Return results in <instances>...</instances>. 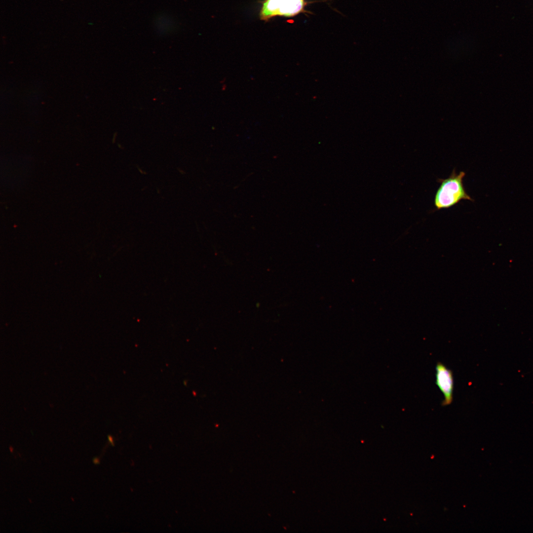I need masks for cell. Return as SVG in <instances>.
Here are the masks:
<instances>
[{
  "label": "cell",
  "mask_w": 533,
  "mask_h": 533,
  "mask_svg": "<svg viewBox=\"0 0 533 533\" xmlns=\"http://www.w3.org/2000/svg\"><path fill=\"white\" fill-rule=\"evenodd\" d=\"M465 176L463 171L457 174L454 169L448 178L438 179L441 185L434 198V205L437 210L450 208L462 200L474 201L464 188L463 179Z\"/></svg>",
  "instance_id": "obj_1"
},
{
  "label": "cell",
  "mask_w": 533,
  "mask_h": 533,
  "mask_svg": "<svg viewBox=\"0 0 533 533\" xmlns=\"http://www.w3.org/2000/svg\"><path fill=\"white\" fill-rule=\"evenodd\" d=\"M305 0H265L260 13V19L266 21L275 16L290 17L305 12Z\"/></svg>",
  "instance_id": "obj_2"
},
{
  "label": "cell",
  "mask_w": 533,
  "mask_h": 533,
  "mask_svg": "<svg viewBox=\"0 0 533 533\" xmlns=\"http://www.w3.org/2000/svg\"><path fill=\"white\" fill-rule=\"evenodd\" d=\"M436 383L444 397L442 405L451 404L453 401L454 389L453 373L440 362H438L436 366Z\"/></svg>",
  "instance_id": "obj_3"
},
{
  "label": "cell",
  "mask_w": 533,
  "mask_h": 533,
  "mask_svg": "<svg viewBox=\"0 0 533 533\" xmlns=\"http://www.w3.org/2000/svg\"><path fill=\"white\" fill-rule=\"evenodd\" d=\"M92 461H93V463L95 464H100V459L98 457H93V459H92Z\"/></svg>",
  "instance_id": "obj_4"
},
{
  "label": "cell",
  "mask_w": 533,
  "mask_h": 533,
  "mask_svg": "<svg viewBox=\"0 0 533 533\" xmlns=\"http://www.w3.org/2000/svg\"><path fill=\"white\" fill-rule=\"evenodd\" d=\"M108 440H109V442L111 443V444L112 446H114V441L113 437L111 435H109L108 436Z\"/></svg>",
  "instance_id": "obj_5"
},
{
  "label": "cell",
  "mask_w": 533,
  "mask_h": 533,
  "mask_svg": "<svg viewBox=\"0 0 533 533\" xmlns=\"http://www.w3.org/2000/svg\"><path fill=\"white\" fill-rule=\"evenodd\" d=\"M9 450H10V452H11V453H12V452H13V447H12V446H10V447H9Z\"/></svg>",
  "instance_id": "obj_6"
}]
</instances>
